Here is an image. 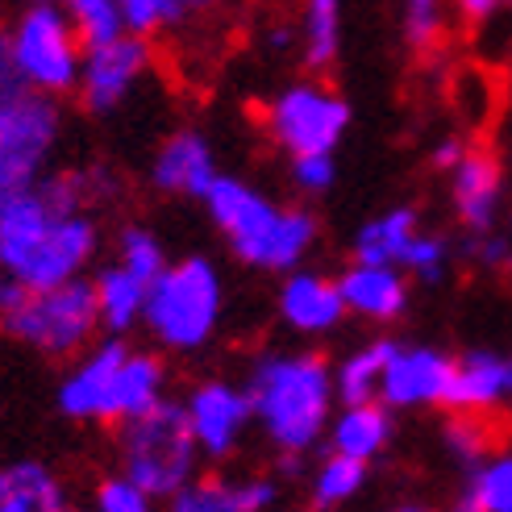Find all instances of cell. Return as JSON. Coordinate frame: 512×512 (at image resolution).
Wrapping results in <instances>:
<instances>
[{"label":"cell","mask_w":512,"mask_h":512,"mask_svg":"<svg viewBox=\"0 0 512 512\" xmlns=\"http://www.w3.org/2000/svg\"><path fill=\"white\" fill-rule=\"evenodd\" d=\"M150 71V38L125 30L113 42H100L84 50V67H80V88L75 96L84 100V109L105 117L117 113L125 100L134 96L142 84V75Z\"/></svg>","instance_id":"obj_11"},{"label":"cell","mask_w":512,"mask_h":512,"mask_svg":"<svg viewBox=\"0 0 512 512\" xmlns=\"http://www.w3.org/2000/svg\"><path fill=\"white\" fill-rule=\"evenodd\" d=\"M0 334L42 358L71 363L100 334L92 275L50 288H25L0 279Z\"/></svg>","instance_id":"obj_4"},{"label":"cell","mask_w":512,"mask_h":512,"mask_svg":"<svg viewBox=\"0 0 512 512\" xmlns=\"http://www.w3.org/2000/svg\"><path fill=\"white\" fill-rule=\"evenodd\" d=\"M442 263H446V242L442 238L417 234L413 246H408V254H404V267H413L421 279H438L442 275Z\"/></svg>","instance_id":"obj_33"},{"label":"cell","mask_w":512,"mask_h":512,"mask_svg":"<svg viewBox=\"0 0 512 512\" xmlns=\"http://www.w3.org/2000/svg\"><path fill=\"white\" fill-rule=\"evenodd\" d=\"M450 413H508L512 417V358L471 350L454 358V375L442 400Z\"/></svg>","instance_id":"obj_13"},{"label":"cell","mask_w":512,"mask_h":512,"mask_svg":"<svg viewBox=\"0 0 512 512\" xmlns=\"http://www.w3.org/2000/svg\"><path fill=\"white\" fill-rule=\"evenodd\" d=\"M350 125V109L325 84H296L267 105V130L292 155H329L342 130Z\"/></svg>","instance_id":"obj_10"},{"label":"cell","mask_w":512,"mask_h":512,"mask_svg":"<svg viewBox=\"0 0 512 512\" xmlns=\"http://www.w3.org/2000/svg\"><path fill=\"white\" fill-rule=\"evenodd\" d=\"M392 512H433V508H413V504H408V508H392Z\"/></svg>","instance_id":"obj_38"},{"label":"cell","mask_w":512,"mask_h":512,"mask_svg":"<svg viewBox=\"0 0 512 512\" xmlns=\"http://www.w3.org/2000/svg\"><path fill=\"white\" fill-rule=\"evenodd\" d=\"M204 209L225 234L229 250L250 267L292 271L317 238V221L300 209H275L267 196L246 188L234 175H217L204 192Z\"/></svg>","instance_id":"obj_5"},{"label":"cell","mask_w":512,"mask_h":512,"mask_svg":"<svg viewBox=\"0 0 512 512\" xmlns=\"http://www.w3.org/2000/svg\"><path fill=\"white\" fill-rule=\"evenodd\" d=\"M367 483V463L363 458H350V454H329L321 471H317V508H329V504H342L350 500L358 488Z\"/></svg>","instance_id":"obj_29"},{"label":"cell","mask_w":512,"mask_h":512,"mask_svg":"<svg viewBox=\"0 0 512 512\" xmlns=\"http://www.w3.org/2000/svg\"><path fill=\"white\" fill-rule=\"evenodd\" d=\"M338 38H342V17H338V0H309L304 5V67L329 71L338 59Z\"/></svg>","instance_id":"obj_25"},{"label":"cell","mask_w":512,"mask_h":512,"mask_svg":"<svg viewBox=\"0 0 512 512\" xmlns=\"http://www.w3.org/2000/svg\"><path fill=\"white\" fill-rule=\"evenodd\" d=\"M454 375V358L417 346V350H400L388 358V371H383V404H442L446 388Z\"/></svg>","instance_id":"obj_15"},{"label":"cell","mask_w":512,"mask_h":512,"mask_svg":"<svg viewBox=\"0 0 512 512\" xmlns=\"http://www.w3.org/2000/svg\"><path fill=\"white\" fill-rule=\"evenodd\" d=\"M454 204L458 221H463L475 238H483L496 221V200H500V163L492 150L471 146L454 167Z\"/></svg>","instance_id":"obj_18"},{"label":"cell","mask_w":512,"mask_h":512,"mask_svg":"<svg viewBox=\"0 0 512 512\" xmlns=\"http://www.w3.org/2000/svg\"><path fill=\"white\" fill-rule=\"evenodd\" d=\"M92 292H96V309H100V329L105 334H130L134 325H142V309L150 284L138 279L134 271H125L121 263H105L92 275Z\"/></svg>","instance_id":"obj_20"},{"label":"cell","mask_w":512,"mask_h":512,"mask_svg":"<svg viewBox=\"0 0 512 512\" xmlns=\"http://www.w3.org/2000/svg\"><path fill=\"white\" fill-rule=\"evenodd\" d=\"M217 159L213 146L204 142V134L196 130H175L163 138V146L150 159V184L167 196H196L204 200V192L213 188L217 179Z\"/></svg>","instance_id":"obj_14"},{"label":"cell","mask_w":512,"mask_h":512,"mask_svg":"<svg viewBox=\"0 0 512 512\" xmlns=\"http://www.w3.org/2000/svg\"><path fill=\"white\" fill-rule=\"evenodd\" d=\"M388 438H392V417H388V408H379L375 400L350 404L334 421V450L363 458V463H371V458L388 446Z\"/></svg>","instance_id":"obj_23"},{"label":"cell","mask_w":512,"mask_h":512,"mask_svg":"<svg viewBox=\"0 0 512 512\" xmlns=\"http://www.w3.org/2000/svg\"><path fill=\"white\" fill-rule=\"evenodd\" d=\"M42 5H59V0H42Z\"/></svg>","instance_id":"obj_40"},{"label":"cell","mask_w":512,"mask_h":512,"mask_svg":"<svg viewBox=\"0 0 512 512\" xmlns=\"http://www.w3.org/2000/svg\"><path fill=\"white\" fill-rule=\"evenodd\" d=\"M113 263H121L125 271H134L138 279H146V284H155V279L163 275V267H167L163 238L155 234V229H146V225H125L117 234Z\"/></svg>","instance_id":"obj_27"},{"label":"cell","mask_w":512,"mask_h":512,"mask_svg":"<svg viewBox=\"0 0 512 512\" xmlns=\"http://www.w3.org/2000/svg\"><path fill=\"white\" fill-rule=\"evenodd\" d=\"M404 34L417 55H429L442 42L446 21H442V0H404Z\"/></svg>","instance_id":"obj_31"},{"label":"cell","mask_w":512,"mask_h":512,"mask_svg":"<svg viewBox=\"0 0 512 512\" xmlns=\"http://www.w3.org/2000/svg\"><path fill=\"white\" fill-rule=\"evenodd\" d=\"M75 512H88V508H75Z\"/></svg>","instance_id":"obj_41"},{"label":"cell","mask_w":512,"mask_h":512,"mask_svg":"<svg viewBox=\"0 0 512 512\" xmlns=\"http://www.w3.org/2000/svg\"><path fill=\"white\" fill-rule=\"evenodd\" d=\"M113 175L96 167L50 171L34 188L0 200V279L50 288L84 279L100 250L96 209L109 200Z\"/></svg>","instance_id":"obj_1"},{"label":"cell","mask_w":512,"mask_h":512,"mask_svg":"<svg viewBox=\"0 0 512 512\" xmlns=\"http://www.w3.org/2000/svg\"><path fill=\"white\" fill-rule=\"evenodd\" d=\"M200 458L184 400L163 396L146 413L117 425V471L155 500H171L184 483H192Z\"/></svg>","instance_id":"obj_6"},{"label":"cell","mask_w":512,"mask_h":512,"mask_svg":"<svg viewBox=\"0 0 512 512\" xmlns=\"http://www.w3.org/2000/svg\"><path fill=\"white\" fill-rule=\"evenodd\" d=\"M9 50L21 84L42 96H71L80 88L84 67V42L67 21L63 5H42V0H25V9L9 25Z\"/></svg>","instance_id":"obj_8"},{"label":"cell","mask_w":512,"mask_h":512,"mask_svg":"<svg viewBox=\"0 0 512 512\" xmlns=\"http://www.w3.org/2000/svg\"><path fill=\"white\" fill-rule=\"evenodd\" d=\"M167 396V367L155 350L109 334L71 358L55 388V408L75 425H121Z\"/></svg>","instance_id":"obj_2"},{"label":"cell","mask_w":512,"mask_h":512,"mask_svg":"<svg viewBox=\"0 0 512 512\" xmlns=\"http://www.w3.org/2000/svg\"><path fill=\"white\" fill-rule=\"evenodd\" d=\"M458 512H483V508H475V504H463V508H458Z\"/></svg>","instance_id":"obj_39"},{"label":"cell","mask_w":512,"mask_h":512,"mask_svg":"<svg viewBox=\"0 0 512 512\" xmlns=\"http://www.w3.org/2000/svg\"><path fill=\"white\" fill-rule=\"evenodd\" d=\"M221 275L209 259L188 254L179 263H167L163 275L150 284L142 325L150 342L171 354H192L217 334L221 321Z\"/></svg>","instance_id":"obj_7"},{"label":"cell","mask_w":512,"mask_h":512,"mask_svg":"<svg viewBox=\"0 0 512 512\" xmlns=\"http://www.w3.org/2000/svg\"><path fill=\"white\" fill-rule=\"evenodd\" d=\"M279 488L275 479H225V475H196L184 483L163 512H267Z\"/></svg>","instance_id":"obj_17"},{"label":"cell","mask_w":512,"mask_h":512,"mask_svg":"<svg viewBox=\"0 0 512 512\" xmlns=\"http://www.w3.org/2000/svg\"><path fill=\"white\" fill-rule=\"evenodd\" d=\"M63 138V109L55 96L21 92L0 105V200L34 188L50 175Z\"/></svg>","instance_id":"obj_9"},{"label":"cell","mask_w":512,"mask_h":512,"mask_svg":"<svg viewBox=\"0 0 512 512\" xmlns=\"http://www.w3.org/2000/svg\"><path fill=\"white\" fill-rule=\"evenodd\" d=\"M504 5H512V0H458V13L475 25V21H488L492 13H500Z\"/></svg>","instance_id":"obj_36"},{"label":"cell","mask_w":512,"mask_h":512,"mask_svg":"<svg viewBox=\"0 0 512 512\" xmlns=\"http://www.w3.org/2000/svg\"><path fill=\"white\" fill-rule=\"evenodd\" d=\"M392 354H396V342H388V338H379V342H371L363 350H354L346 363H342L338 379H334V392L346 404H367L375 396V388L383 383V371H388V358Z\"/></svg>","instance_id":"obj_24"},{"label":"cell","mask_w":512,"mask_h":512,"mask_svg":"<svg viewBox=\"0 0 512 512\" xmlns=\"http://www.w3.org/2000/svg\"><path fill=\"white\" fill-rule=\"evenodd\" d=\"M121 17H125V30L142 34V38H155L163 30H175L179 17H175V0H117Z\"/></svg>","instance_id":"obj_32"},{"label":"cell","mask_w":512,"mask_h":512,"mask_svg":"<svg viewBox=\"0 0 512 512\" xmlns=\"http://www.w3.org/2000/svg\"><path fill=\"white\" fill-rule=\"evenodd\" d=\"M21 92H30V88H25L21 75H17L13 50H9V30H0V105H9V100Z\"/></svg>","instance_id":"obj_35"},{"label":"cell","mask_w":512,"mask_h":512,"mask_svg":"<svg viewBox=\"0 0 512 512\" xmlns=\"http://www.w3.org/2000/svg\"><path fill=\"white\" fill-rule=\"evenodd\" d=\"M67 479L42 458L0 463V512H75Z\"/></svg>","instance_id":"obj_16"},{"label":"cell","mask_w":512,"mask_h":512,"mask_svg":"<svg viewBox=\"0 0 512 512\" xmlns=\"http://www.w3.org/2000/svg\"><path fill=\"white\" fill-rule=\"evenodd\" d=\"M184 413L192 438L204 458H229L242 438V429L254 421L246 388H234L225 379H204L184 396Z\"/></svg>","instance_id":"obj_12"},{"label":"cell","mask_w":512,"mask_h":512,"mask_svg":"<svg viewBox=\"0 0 512 512\" xmlns=\"http://www.w3.org/2000/svg\"><path fill=\"white\" fill-rule=\"evenodd\" d=\"M467 504H475L483 512H512V454L483 458L475 467Z\"/></svg>","instance_id":"obj_28"},{"label":"cell","mask_w":512,"mask_h":512,"mask_svg":"<svg viewBox=\"0 0 512 512\" xmlns=\"http://www.w3.org/2000/svg\"><path fill=\"white\" fill-rule=\"evenodd\" d=\"M250 413L284 454H304L329 421L334 379L317 354H275L254 363L246 379Z\"/></svg>","instance_id":"obj_3"},{"label":"cell","mask_w":512,"mask_h":512,"mask_svg":"<svg viewBox=\"0 0 512 512\" xmlns=\"http://www.w3.org/2000/svg\"><path fill=\"white\" fill-rule=\"evenodd\" d=\"M88 512H159V500L150 492H142L134 479H125L121 471H113L92 488Z\"/></svg>","instance_id":"obj_30"},{"label":"cell","mask_w":512,"mask_h":512,"mask_svg":"<svg viewBox=\"0 0 512 512\" xmlns=\"http://www.w3.org/2000/svg\"><path fill=\"white\" fill-rule=\"evenodd\" d=\"M279 313L292 329L300 334H325V329H334L346 313V300H342V288L334 279L325 275H292L284 284V296H279Z\"/></svg>","instance_id":"obj_19"},{"label":"cell","mask_w":512,"mask_h":512,"mask_svg":"<svg viewBox=\"0 0 512 512\" xmlns=\"http://www.w3.org/2000/svg\"><path fill=\"white\" fill-rule=\"evenodd\" d=\"M338 288H342L346 309L363 313V317H375V321L400 317L404 300H408V288H404V279L396 275V267L358 263V267H350V271L338 279Z\"/></svg>","instance_id":"obj_21"},{"label":"cell","mask_w":512,"mask_h":512,"mask_svg":"<svg viewBox=\"0 0 512 512\" xmlns=\"http://www.w3.org/2000/svg\"><path fill=\"white\" fill-rule=\"evenodd\" d=\"M217 5H221V0H175V17H179V25H184V21L209 13V9H217Z\"/></svg>","instance_id":"obj_37"},{"label":"cell","mask_w":512,"mask_h":512,"mask_svg":"<svg viewBox=\"0 0 512 512\" xmlns=\"http://www.w3.org/2000/svg\"><path fill=\"white\" fill-rule=\"evenodd\" d=\"M67 21L75 25L84 50L88 46H100V42H113L125 34V17H121V5L117 0H59Z\"/></svg>","instance_id":"obj_26"},{"label":"cell","mask_w":512,"mask_h":512,"mask_svg":"<svg viewBox=\"0 0 512 512\" xmlns=\"http://www.w3.org/2000/svg\"><path fill=\"white\" fill-rule=\"evenodd\" d=\"M292 175H296V184L304 192H325L329 184H334V159L329 155H296Z\"/></svg>","instance_id":"obj_34"},{"label":"cell","mask_w":512,"mask_h":512,"mask_svg":"<svg viewBox=\"0 0 512 512\" xmlns=\"http://www.w3.org/2000/svg\"><path fill=\"white\" fill-rule=\"evenodd\" d=\"M413 238H417V213L413 209H392L388 217L363 225V234H358V242H354V259L371 263V267H396V263H404Z\"/></svg>","instance_id":"obj_22"}]
</instances>
